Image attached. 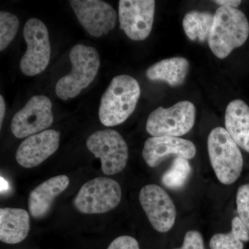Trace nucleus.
<instances>
[{
  "label": "nucleus",
  "mask_w": 249,
  "mask_h": 249,
  "mask_svg": "<svg viewBox=\"0 0 249 249\" xmlns=\"http://www.w3.org/2000/svg\"><path fill=\"white\" fill-rule=\"evenodd\" d=\"M225 127L236 144L249 153V107L242 100L228 105Z\"/></svg>",
  "instance_id": "f3484780"
},
{
  "label": "nucleus",
  "mask_w": 249,
  "mask_h": 249,
  "mask_svg": "<svg viewBox=\"0 0 249 249\" xmlns=\"http://www.w3.org/2000/svg\"><path fill=\"white\" fill-rule=\"evenodd\" d=\"M122 191L119 183L107 178H96L80 188L73 201V206L84 214H102L119 204Z\"/></svg>",
  "instance_id": "423d86ee"
},
{
  "label": "nucleus",
  "mask_w": 249,
  "mask_h": 249,
  "mask_svg": "<svg viewBox=\"0 0 249 249\" xmlns=\"http://www.w3.org/2000/svg\"><path fill=\"white\" fill-rule=\"evenodd\" d=\"M139 201L149 222L157 231L166 232L171 230L176 221V208L163 188L156 184L142 187Z\"/></svg>",
  "instance_id": "9b49d317"
},
{
  "label": "nucleus",
  "mask_w": 249,
  "mask_h": 249,
  "mask_svg": "<svg viewBox=\"0 0 249 249\" xmlns=\"http://www.w3.org/2000/svg\"><path fill=\"white\" fill-rule=\"evenodd\" d=\"M196 147L191 141L179 137H152L145 141L142 155L150 168L159 166L170 156L191 160L196 155Z\"/></svg>",
  "instance_id": "ddd939ff"
},
{
  "label": "nucleus",
  "mask_w": 249,
  "mask_h": 249,
  "mask_svg": "<svg viewBox=\"0 0 249 249\" xmlns=\"http://www.w3.org/2000/svg\"><path fill=\"white\" fill-rule=\"evenodd\" d=\"M17 16L6 11L0 13V51L2 52L14 40L19 29Z\"/></svg>",
  "instance_id": "4be33fe9"
},
{
  "label": "nucleus",
  "mask_w": 249,
  "mask_h": 249,
  "mask_svg": "<svg viewBox=\"0 0 249 249\" xmlns=\"http://www.w3.org/2000/svg\"><path fill=\"white\" fill-rule=\"evenodd\" d=\"M213 18L214 15L207 11L187 13L183 19V30L187 37L192 41L199 42L209 40Z\"/></svg>",
  "instance_id": "6ab92c4d"
},
{
  "label": "nucleus",
  "mask_w": 249,
  "mask_h": 249,
  "mask_svg": "<svg viewBox=\"0 0 249 249\" xmlns=\"http://www.w3.org/2000/svg\"><path fill=\"white\" fill-rule=\"evenodd\" d=\"M249 241V231L238 217L231 222V231L217 233L210 240L211 249H243L244 242Z\"/></svg>",
  "instance_id": "aec40b11"
},
{
  "label": "nucleus",
  "mask_w": 249,
  "mask_h": 249,
  "mask_svg": "<svg viewBox=\"0 0 249 249\" xmlns=\"http://www.w3.org/2000/svg\"><path fill=\"white\" fill-rule=\"evenodd\" d=\"M52 103L47 96H33L11 121V132L18 139L29 137L49 128L53 123Z\"/></svg>",
  "instance_id": "1a4fd4ad"
},
{
  "label": "nucleus",
  "mask_w": 249,
  "mask_h": 249,
  "mask_svg": "<svg viewBox=\"0 0 249 249\" xmlns=\"http://www.w3.org/2000/svg\"><path fill=\"white\" fill-rule=\"evenodd\" d=\"M210 161L217 179L224 185L235 183L243 168V157L227 129L217 127L208 137Z\"/></svg>",
  "instance_id": "20e7f679"
},
{
  "label": "nucleus",
  "mask_w": 249,
  "mask_h": 249,
  "mask_svg": "<svg viewBox=\"0 0 249 249\" xmlns=\"http://www.w3.org/2000/svg\"><path fill=\"white\" fill-rule=\"evenodd\" d=\"M30 231V217L22 209H0V240L15 245L25 240Z\"/></svg>",
  "instance_id": "dca6fc26"
},
{
  "label": "nucleus",
  "mask_w": 249,
  "mask_h": 249,
  "mask_svg": "<svg viewBox=\"0 0 249 249\" xmlns=\"http://www.w3.org/2000/svg\"><path fill=\"white\" fill-rule=\"evenodd\" d=\"M60 133L48 129L28 137L18 147L16 154L18 164L32 168L41 164L58 149Z\"/></svg>",
  "instance_id": "4468645a"
},
{
  "label": "nucleus",
  "mask_w": 249,
  "mask_h": 249,
  "mask_svg": "<svg viewBox=\"0 0 249 249\" xmlns=\"http://www.w3.org/2000/svg\"><path fill=\"white\" fill-rule=\"evenodd\" d=\"M238 217L249 231V183L238 188L236 196Z\"/></svg>",
  "instance_id": "5701e85b"
},
{
  "label": "nucleus",
  "mask_w": 249,
  "mask_h": 249,
  "mask_svg": "<svg viewBox=\"0 0 249 249\" xmlns=\"http://www.w3.org/2000/svg\"><path fill=\"white\" fill-rule=\"evenodd\" d=\"M140 96V85L133 77H114L101 98L100 121L107 127L122 124L135 110Z\"/></svg>",
  "instance_id": "f257e3e1"
},
{
  "label": "nucleus",
  "mask_w": 249,
  "mask_h": 249,
  "mask_svg": "<svg viewBox=\"0 0 249 249\" xmlns=\"http://www.w3.org/2000/svg\"><path fill=\"white\" fill-rule=\"evenodd\" d=\"M107 249H140L137 240L128 235L118 237L111 242Z\"/></svg>",
  "instance_id": "393cba45"
},
{
  "label": "nucleus",
  "mask_w": 249,
  "mask_h": 249,
  "mask_svg": "<svg viewBox=\"0 0 249 249\" xmlns=\"http://www.w3.org/2000/svg\"><path fill=\"white\" fill-rule=\"evenodd\" d=\"M155 11L153 0H121L119 3L121 29L131 40H145L151 33Z\"/></svg>",
  "instance_id": "9d476101"
},
{
  "label": "nucleus",
  "mask_w": 249,
  "mask_h": 249,
  "mask_svg": "<svg viewBox=\"0 0 249 249\" xmlns=\"http://www.w3.org/2000/svg\"><path fill=\"white\" fill-rule=\"evenodd\" d=\"M87 147L101 161L105 175H112L124 169L128 160V147L119 132L114 129L96 131L88 137Z\"/></svg>",
  "instance_id": "0eeeda50"
},
{
  "label": "nucleus",
  "mask_w": 249,
  "mask_h": 249,
  "mask_svg": "<svg viewBox=\"0 0 249 249\" xmlns=\"http://www.w3.org/2000/svg\"><path fill=\"white\" fill-rule=\"evenodd\" d=\"M196 108L190 101L160 107L147 118L146 130L152 137H178L190 132L196 123Z\"/></svg>",
  "instance_id": "39448f33"
},
{
  "label": "nucleus",
  "mask_w": 249,
  "mask_h": 249,
  "mask_svg": "<svg viewBox=\"0 0 249 249\" xmlns=\"http://www.w3.org/2000/svg\"><path fill=\"white\" fill-rule=\"evenodd\" d=\"M214 3L219 4L220 6H224V7L229 8H235L237 9L242 3L240 0H216L214 1Z\"/></svg>",
  "instance_id": "a878e982"
},
{
  "label": "nucleus",
  "mask_w": 249,
  "mask_h": 249,
  "mask_svg": "<svg viewBox=\"0 0 249 249\" xmlns=\"http://www.w3.org/2000/svg\"><path fill=\"white\" fill-rule=\"evenodd\" d=\"M174 249H205L202 235L197 231H189L185 235L182 246Z\"/></svg>",
  "instance_id": "b1692460"
},
{
  "label": "nucleus",
  "mask_w": 249,
  "mask_h": 249,
  "mask_svg": "<svg viewBox=\"0 0 249 249\" xmlns=\"http://www.w3.org/2000/svg\"><path fill=\"white\" fill-rule=\"evenodd\" d=\"M82 27L95 37L107 35L116 24L115 10L100 0H71L70 1Z\"/></svg>",
  "instance_id": "f8f14e48"
},
{
  "label": "nucleus",
  "mask_w": 249,
  "mask_h": 249,
  "mask_svg": "<svg viewBox=\"0 0 249 249\" xmlns=\"http://www.w3.org/2000/svg\"><path fill=\"white\" fill-rule=\"evenodd\" d=\"M190 64L183 57L164 59L149 67L146 76L152 81L165 82L171 87L181 86L186 81Z\"/></svg>",
  "instance_id": "a211bd4d"
},
{
  "label": "nucleus",
  "mask_w": 249,
  "mask_h": 249,
  "mask_svg": "<svg viewBox=\"0 0 249 249\" xmlns=\"http://www.w3.org/2000/svg\"><path fill=\"white\" fill-rule=\"evenodd\" d=\"M5 111H6V105H5L4 98L0 96V127H1L3 120H4Z\"/></svg>",
  "instance_id": "bb28decb"
},
{
  "label": "nucleus",
  "mask_w": 249,
  "mask_h": 249,
  "mask_svg": "<svg viewBox=\"0 0 249 249\" xmlns=\"http://www.w3.org/2000/svg\"><path fill=\"white\" fill-rule=\"evenodd\" d=\"M27 52L19 62L21 71L27 76H34L45 71L51 57L48 29L42 21L31 18L23 31Z\"/></svg>",
  "instance_id": "6e6552de"
},
{
  "label": "nucleus",
  "mask_w": 249,
  "mask_h": 249,
  "mask_svg": "<svg viewBox=\"0 0 249 249\" xmlns=\"http://www.w3.org/2000/svg\"><path fill=\"white\" fill-rule=\"evenodd\" d=\"M70 185L66 175H58L44 181L31 192L29 197V210L34 219H42L52 209L55 198Z\"/></svg>",
  "instance_id": "2eb2a0df"
},
{
  "label": "nucleus",
  "mask_w": 249,
  "mask_h": 249,
  "mask_svg": "<svg viewBox=\"0 0 249 249\" xmlns=\"http://www.w3.org/2000/svg\"><path fill=\"white\" fill-rule=\"evenodd\" d=\"M191 173V165L188 160L176 157L169 169L163 174L161 178L162 183L169 189H181L186 185Z\"/></svg>",
  "instance_id": "412c9836"
},
{
  "label": "nucleus",
  "mask_w": 249,
  "mask_h": 249,
  "mask_svg": "<svg viewBox=\"0 0 249 249\" xmlns=\"http://www.w3.org/2000/svg\"><path fill=\"white\" fill-rule=\"evenodd\" d=\"M249 35V21L244 13L235 8L220 6L214 13L208 42L214 55L224 59L243 45Z\"/></svg>",
  "instance_id": "f03ea898"
},
{
  "label": "nucleus",
  "mask_w": 249,
  "mask_h": 249,
  "mask_svg": "<svg viewBox=\"0 0 249 249\" xmlns=\"http://www.w3.org/2000/svg\"><path fill=\"white\" fill-rule=\"evenodd\" d=\"M71 71L58 80L55 93L62 101L76 97L96 78L101 59L97 50L92 47L77 45L70 53Z\"/></svg>",
  "instance_id": "7ed1b4c3"
}]
</instances>
